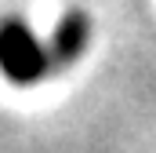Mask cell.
Listing matches in <instances>:
<instances>
[{"mask_svg":"<svg viewBox=\"0 0 156 153\" xmlns=\"http://www.w3.org/2000/svg\"><path fill=\"white\" fill-rule=\"evenodd\" d=\"M87 40H91V22H87V15H83V11H69V15L58 22L51 44H47L51 66H58V69H62V66H73L80 55H83Z\"/></svg>","mask_w":156,"mask_h":153,"instance_id":"obj_2","label":"cell"},{"mask_svg":"<svg viewBox=\"0 0 156 153\" xmlns=\"http://www.w3.org/2000/svg\"><path fill=\"white\" fill-rule=\"evenodd\" d=\"M51 69V55L22 18L0 22V73L11 84H37Z\"/></svg>","mask_w":156,"mask_h":153,"instance_id":"obj_1","label":"cell"}]
</instances>
